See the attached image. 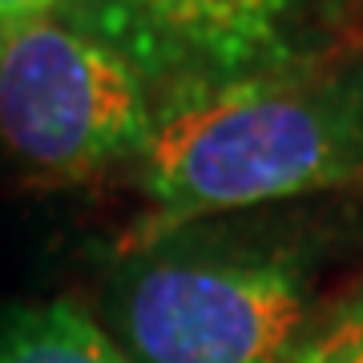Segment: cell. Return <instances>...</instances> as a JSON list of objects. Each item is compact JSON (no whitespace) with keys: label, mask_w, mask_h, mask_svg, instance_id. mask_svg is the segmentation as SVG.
<instances>
[{"label":"cell","mask_w":363,"mask_h":363,"mask_svg":"<svg viewBox=\"0 0 363 363\" xmlns=\"http://www.w3.org/2000/svg\"><path fill=\"white\" fill-rule=\"evenodd\" d=\"M150 81L65 16L0 28V142L45 178H85L142 157L154 133Z\"/></svg>","instance_id":"7a4b0ae2"},{"label":"cell","mask_w":363,"mask_h":363,"mask_svg":"<svg viewBox=\"0 0 363 363\" xmlns=\"http://www.w3.org/2000/svg\"><path fill=\"white\" fill-rule=\"evenodd\" d=\"M303 0H73L65 21L101 37L178 97L295 61Z\"/></svg>","instance_id":"277c9868"},{"label":"cell","mask_w":363,"mask_h":363,"mask_svg":"<svg viewBox=\"0 0 363 363\" xmlns=\"http://www.w3.org/2000/svg\"><path fill=\"white\" fill-rule=\"evenodd\" d=\"M150 238L363 178V69H271L178 97L142 150Z\"/></svg>","instance_id":"6da1fadb"},{"label":"cell","mask_w":363,"mask_h":363,"mask_svg":"<svg viewBox=\"0 0 363 363\" xmlns=\"http://www.w3.org/2000/svg\"><path fill=\"white\" fill-rule=\"evenodd\" d=\"M303 311L298 274L274 259H162L117 286L130 363H283Z\"/></svg>","instance_id":"3957f363"},{"label":"cell","mask_w":363,"mask_h":363,"mask_svg":"<svg viewBox=\"0 0 363 363\" xmlns=\"http://www.w3.org/2000/svg\"><path fill=\"white\" fill-rule=\"evenodd\" d=\"M73 0H0V28L40 21V16H69Z\"/></svg>","instance_id":"52a82bcc"},{"label":"cell","mask_w":363,"mask_h":363,"mask_svg":"<svg viewBox=\"0 0 363 363\" xmlns=\"http://www.w3.org/2000/svg\"><path fill=\"white\" fill-rule=\"evenodd\" d=\"M0 363H130L73 303H40L0 319Z\"/></svg>","instance_id":"5b68a950"},{"label":"cell","mask_w":363,"mask_h":363,"mask_svg":"<svg viewBox=\"0 0 363 363\" xmlns=\"http://www.w3.org/2000/svg\"><path fill=\"white\" fill-rule=\"evenodd\" d=\"M295 363H363V307L335 319L323 335L298 351Z\"/></svg>","instance_id":"8992f818"}]
</instances>
